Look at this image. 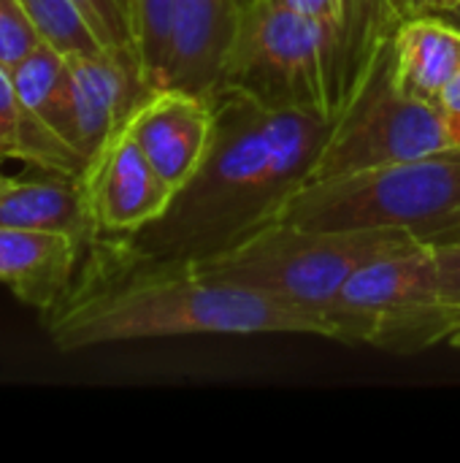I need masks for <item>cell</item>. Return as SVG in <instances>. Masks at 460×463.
<instances>
[{
    "label": "cell",
    "instance_id": "6da1fadb",
    "mask_svg": "<svg viewBox=\"0 0 460 463\" xmlns=\"http://www.w3.org/2000/svg\"><path fill=\"white\" fill-rule=\"evenodd\" d=\"M209 100V155L171 209L125 239L138 255L201 260L277 222L285 201L306 182L336 119L298 106H271L233 87H217Z\"/></svg>",
    "mask_w": 460,
    "mask_h": 463
},
{
    "label": "cell",
    "instance_id": "7a4b0ae2",
    "mask_svg": "<svg viewBox=\"0 0 460 463\" xmlns=\"http://www.w3.org/2000/svg\"><path fill=\"white\" fill-rule=\"evenodd\" d=\"M62 301L43 315L60 353L190 334H306L333 339V328L249 285L203 274L192 260L138 255L125 239H100Z\"/></svg>",
    "mask_w": 460,
    "mask_h": 463
},
{
    "label": "cell",
    "instance_id": "3957f363",
    "mask_svg": "<svg viewBox=\"0 0 460 463\" xmlns=\"http://www.w3.org/2000/svg\"><path fill=\"white\" fill-rule=\"evenodd\" d=\"M415 241H420L415 233L399 228L342 231L277 220L239 244L192 263L209 277L249 285L325 320L342 285L363 263Z\"/></svg>",
    "mask_w": 460,
    "mask_h": 463
},
{
    "label": "cell",
    "instance_id": "277c9868",
    "mask_svg": "<svg viewBox=\"0 0 460 463\" xmlns=\"http://www.w3.org/2000/svg\"><path fill=\"white\" fill-rule=\"evenodd\" d=\"M309 228H399L437 241L460 222V149L301 184L279 209Z\"/></svg>",
    "mask_w": 460,
    "mask_h": 463
},
{
    "label": "cell",
    "instance_id": "5b68a950",
    "mask_svg": "<svg viewBox=\"0 0 460 463\" xmlns=\"http://www.w3.org/2000/svg\"><path fill=\"white\" fill-rule=\"evenodd\" d=\"M390 60L393 27L385 22L369 27L352 81L342 90L333 128L304 184L453 149L437 103L399 92Z\"/></svg>",
    "mask_w": 460,
    "mask_h": 463
},
{
    "label": "cell",
    "instance_id": "8992f818",
    "mask_svg": "<svg viewBox=\"0 0 460 463\" xmlns=\"http://www.w3.org/2000/svg\"><path fill=\"white\" fill-rule=\"evenodd\" d=\"M336 342L415 355L450 342L460 307L442 298L428 241L363 263L325 312Z\"/></svg>",
    "mask_w": 460,
    "mask_h": 463
},
{
    "label": "cell",
    "instance_id": "52a82bcc",
    "mask_svg": "<svg viewBox=\"0 0 460 463\" xmlns=\"http://www.w3.org/2000/svg\"><path fill=\"white\" fill-rule=\"evenodd\" d=\"M347 24L301 16L274 0H247L222 84L271 106L336 114V54Z\"/></svg>",
    "mask_w": 460,
    "mask_h": 463
},
{
    "label": "cell",
    "instance_id": "ba28073f",
    "mask_svg": "<svg viewBox=\"0 0 460 463\" xmlns=\"http://www.w3.org/2000/svg\"><path fill=\"white\" fill-rule=\"evenodd\" d=\"M95 239H130L155 225L176 190L163 182L127 130V119L100 144L81 171Z\"/></svg>",
    "mask_w": 460,
    "mask_h": 463
},
{
    "label": "cell",
    "instance_id": "9c48e42d",
    "mask_svg": "<svg viewBox=\"0 0 460 463\" xmlns=\"http://www.w3.org/2000/svg\"><path fill=\"white\" fill-rule=\"evenodd\" d=\"M127 130L163 182L179 193L209 155L214 138V109L203 95L157 87L133 109Z\"/></svg>",
    "mask_w": 460,
    "mask_h": 463
},
{
    "label": "cell",
    "instance_id": "30bf717a",
    "mask_svg": "<svg viewBox=\"0 0 460 463\" xmlns=\"http://www.w3.org/2000/svg\"><path fill=\"white\" fill-rule=\"evenodd\" d=\"M241 11V0H174L160 87L209 98L222 84Z\"/></svg>",
    "mask_w": 460,
    "mask_h": 463
},
{
    "label": "cell",
    "instance_id": "8fae6325",
    "mask_svg": "<svg viewBox=\"0 0 460 463\" xmlns=\"http://www.w3.org/2000/svg\"><path fill=\"white\" fill-rule=\"evenodd\" d=\"M73 95V144L89 160L149 92L141 62L125 49L68 54Z\"/></svg>",
    "mask_w": 460,
    "mask_h": 463
},
{
    "label": "cell",
    "instance_id": "7c38bea8",
    "mask_svg": "<svg viewBox=\"0 0 460 463\" xmlns=\"http://www.w3.org/2000/svg\"><path fill=\"white\" fill-rule=\"evenodd\" d=\"M84 250L65 233L0 225V285L22 304L49 315L70 290Z\"/></svg>",
    "mask_w": 460,
    "mask_h": 463
},
{
    "label": "cell",
    "instance_id": "4fadbf2b",
    "mask_svg": "<svg viewBox=\"0 0 460 463\" xmlns=\"http://www.w3.org/2000/svg\"><path fill=\"white\" fill-rule=\"evenodd\" d=\"M0 225L65 233L89 247L95 241L81 176L41 171L5 176L0 171Z\"/></svg>",
    "mask_w": 460,
    "mask_h": 463
},
{
    "label": "cell",
    "instance_id": "5bb4252c",
    "mask_svg": "<svg viewBox=\"0 0 460 463\" xmlns=\"http://www.w3.org/2000/svg\"><path fill=\"white\" fill-rule=\"evenodd\" d=\"M460 68V30L428 14L401 19L393 30L390 79L399 92L437 103Z\"/></svg>",
    "mask_w": 460,
    "mask_h": 463
},
{
    "label": "cell",
    "instance_id": "9a60e30c",
    "mask_svg": "<svg viewBox=\"0 0 460 463\" xmlns=\"http://www.w3.org/2000/svg\"><path fill=\"white\" fill-rule=\"evenodd\" d=\"M14 90L19 95L22 111L49 130L60 133L73 149V95H70V68L68 54L41 41L27 57H22L11 71ZM79 152V149H76Z\"/></svg>",
    "mask_w": 460,
    "mask_h": 463
},
{
    "label": "cell",
    "instance_id": "2e32d148",
    "mask_svg": "<svg viewBox=\"0 0 460 463\" xmlns=\"http://www.w3.org/2000/svg\"><path fill=\"white\" fill-rule=\"evenodd\" d=\"M19 5L35 27L38 38L52 43L62 54L103 49L76 0H19Z\"/></svg>",
    "mask_w": 460,
    "mask_h": 463
},
{
    "label": "cell",
    "instance_id": "e0dca14e",
    "mask_svg": "<svg viewBox=\"0 0 460 463\" xmlns=\"http://www.w3.org/2000/svg\"><path fill=\"white\" fill-rule=\"evenodd\" d=\"M174 0H136V52L149 90L160 87Z\"/></svg>",
    "mask_w": 460,
    "mask_h": 463
},
{
    "label": "cell",
    "instance_id": "ac0fdd59",
    "mask_svg": "<svg viewBox=\"0 0 460 463\" xmlns=\"http://www.w3.org/2000/svg\"><path fill=\"white\" fill-rule=\"evenodd\" d=\"M106 49L136 52V0H76Z\"/></svg>",
    "mask_w": 460,
    "mask_h": 463
},
{
    "label": "cell",
    "instance_id": "d6986e66",
    "mask_svg": "<svg viewBox=\"0 0 460 463\" xmlns=\"http://www.w3.org/2000/svg\"><path fill=\"white\" fill-rule=\"evenodd\" d=\"M41 43L19 0H0V65L8 71Z\"/></svg>",
    "mask_w": 460,
    "mask_h": 463
},
{
    "label": "cell",
    "instance_id": "ffe728a7",
    "mask_svg": "<svg viewBox=\"0 0 460 463\" xmlns=\"http://www.w3.org/2000/svg\"><path fill=\"white\" fill-rule=\"evenodd\" d=\"M19 130H22V103L14 90L11 73L0 65V165L19 157Z\"/></svg>",
    "mask_w": 460,
    "mask_h": 463
},
{
    "label": "cell",
    "instance_id": "44dd1931",
    "mask_svg": "<svg viewBox=\"0 0 460 463\" xmlns=\"http://www.w3.org/2000/svg\"><path fill=\"white\" fill-rule=\"evenodd\" d=\"M442 298L460 307V241H428Z\"/></svg>",
    "mask_w": 460,
    "mask_h": 463
},
{
    "label": "cell",
    "instance_id": "7402d4cb",
    "mask_svg": "<svg viewBox=\"0 0 460 463\" xmlns=\"http://www.w3.org/2000/svg\"><path fill=\"white\" fill-rule=\"evenodd\" d=\"M301 16L328 22V24H347V0H274Z\"/></svg>",
    "mask_w": 460,
    "mask_h": 463
},
{
    "label": "cell",
    "instance_id": "603a6c76",
    "mask_svg": "<svg viewBox=\"0 0 460 463\" xmlns=\"http://www.w3.org/2000/svg\"><path fill=\"white\" fill-rule=\"evenodd\" d=\"M437 109L442 114L447 138L453 144V149H460V68L455 71V76L447 81V87L439 92L437 98Z\"/></svg>",
    "mask_w": 460,
    "mask_h": 463
},
{
    "label": "cell",
    "instance_id": "cb8c5ba5",
    "mask_svg": "<svg viewBox=\"0 0 460 463\" xmlns=\"http://www.w3.org/2000/svg\"><path fill=\"white\" fill-rule=\"evenodd\" d=\"M382 3L399 19H409V16H418V14H428L431 11V0H382Z\"/></svg>",
    "mask_w": 460,
    "mask_h": 463
},
{
    "label": "cell",
    "instance_id": "d4e9b609",
    "mask_svg": "<svg viewBox=\"0 0 460 463\" xmlns=\"http://www.w3.org/2000/svg\"><path fill=\"white\" fill-rule=\"evenodd\" d=\"M460 0H431V11H458Z\"/></svg>",
    "mask_w": 460,
    "mask_h": 463
},
{
    "label": "cell",
    "instance_id": "484cf974",
    "mask_svg": "<svg viewBox=\"0 0 460 463\" xmlns=\"http://www.w3.org/2000/svg\"><path fill=\"white\" fill-rule=\"evenodd\" d=\"M437 241H460V222L455 225V228H450V231H447L445 236H439Z\"/></svg>",
    "mask_w": 460,
    "mask_h": 463
},
{
    "label": "cell",
    "instance_id": "4316f807",
    "mask_svg": "<svg viewBox=\"0 0 460 463\" xmlns=\"http://www.w3.org/2000/svg\"><path fill=\"white\" fill-rule=\"evenodd\" d=\"M450 345H453V347H460V331L453 336V339H450Z\"/></svg>",
    "mask_w": 460,
    "mask_h": 463
},
{
    "label": "cell",
    "instance_id": "83f0119b",
    "mask_svg": "<svg viewBox=\"0 0 460 463\" xmlns=\"http://www.w3.org/2000/svg\"><path fill=\"white\" fill-rule=\"evenodd\" d=\"M455 14H460V8H458V11H455Z\"/></svg>",
    "mask_w": 460,
    "mask_h": 463
}]
</instances>
